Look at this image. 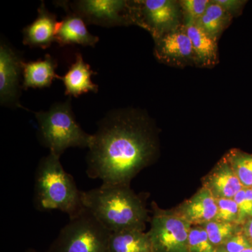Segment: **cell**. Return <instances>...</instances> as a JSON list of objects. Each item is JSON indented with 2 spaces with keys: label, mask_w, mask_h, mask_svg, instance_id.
Returning <instances> with one entry per match:
<instances>
[{
  "label": "cell",
  "mask_w": 252,
  "mask_h": 252,
  "mask_svg": "<svg viewBox=\"0 0 252 252\" xmlns=\"http://www.w3.org/2000/svg\"><path fill=\"white\" fill-rule=\"evenodd\" d=\"M153 122L137 110H114L99 121L86 157V174L102 183L127 184L158 155Z\"/></svg>",
  "instance_id": "6da1fadb"
},
{
  "label": "cell",
  "mask_w": 252,
  "mask_h": 252,
  "mask_svg": "<svg viewBox=\"0 0 252 252\" xmlns=\"http://www.w3.org/2000/svg\"><path fill=\"white\" fill-rule=\"evenodd\" d=\"M145 195L137 194L127 184L102 183L83 191L84 207L111 232L145 230L150 221Z\"/></svg>",
  "instance_id": "7a4b0ae2"
},
{
  "label": "cell",
  "mask_w": 252,
  "mask_h": 252,
  "mask_svg": "<svg viewBox=\"0 0 252 252\" xmlns=\"http://www.w3.org/2000/svg\"><path fill=\"white\" fill-rule=\"evenodd\" d=\"M60 158L49 152L39 160L34 175V205L38 211L59 210L71 219L85 208L83 191L64 170Z\"/></svg>",
  "instance_id": "3957f363"
},
{
  "label": "cell",
  "mask_w": 252,
  "mask_h": 252,
  "mask_svg": "<svg viewBox=\"0 0 252 252\" xmlns=\"http://www.w3.org/2000/svg\"><path fill=\"white\" fill-rule=\"evenodd\" d=\"M41 144L61 157L71 147H90L93 135L79 125L73 113L71 99L55 103L47 111L35 113Z\"/></svg>",
  "instance_id": "277c9868"
},
{
  "label": "cell",
  "mask_w": 252,
  "mask_h": 252,
  "mask_svg": "<svg viewBox=\"0 0 252 252\" xmlns=\"http://www.w3.org/2000/svg\"><path fill=\"white\" fill-rule=\"evenodd\" d=\"M112 232L87 209L69 219L46 252H110Z\"/></svg>",
  "instance_id": "5b68a950"
},
{
  "label": "cell",
  "mask_w": 252,
  "mask_h": 252,
  "mask_svg": "<svg viewBox=\"0 0 252 252\" xmlns=\"http://www.w3.org/2000/svg\"><path fill=\"white\" fill-rule=\"evenodd\" d=\"M132 24L150 33L154 40L185 24L180 1L135 0L130 1Z\"/></svg>",
  "instance_id": "8992f818"
},
{
  "label": "cell",
  "mask_w": 252,
  "mask_h": 252,
  "mask_svg": "<svg viewBox=\"0 0 252 252\" xmlns=\"http://www.w3.org/2000/svg\"><path fill=\"white\" fill-rule=\"evenodd\" d=\"M152 217L148 234L154 252H189V235L191 225L173 209L163 210L152 203Z\"/></svg>",
  "instance_id": "52a82bcc"
},
{
  "label": "cell",
  "mask_w": 252,
  "mask_h": 252,
  "mask_svg": "<svg viewBox=\"0 0 252 252\" xmlns=\"http://www.w3.org/2000/svg\"><path fill=\"white\" fill-rule=\"evenodd\" d=\"M58 4L80 16L86 24L105 28L132 24L130 1L126 0H78L59 1Z\"/></svg>",
  "instance_id": "ba28073f"
},
{
  "label": "cell",
  "mask_w": 252,
  "mask_h": 252,
  "mask_svg": "<svg viewBox=\"0 0 252 252\" xmlns=\"http://www.w3.org/2000/svg\"><path fill=\"white\" fill-rule=\"evenodd\" d=\"M23 61L21 54L4 41L0 45V103L25 109L20 103Z\"/></svg>",
  "instance_id": "9c48e42d"
},
{
  "label": "cell",
  "mask_w": 252,
  "mask_h": 252,
  "mask_svg": "<svg viewBox=\"0 0 252 252\" xmlns=\"http://www.w3.org/2000/svg\"><path fill=\"white\" fill-rule=\"evenodd\" d=\"M154 56L160 63L176 67L195 66L191 41L185 24L154 41Z\"/></svg>",
  "instance_id": "30bf717a"
},
{
  "label": "cell",
  "mask_w": 252,
  "mask_h": 252,
  "mask_svg": "<svg viewBox=\"0 0 252 252\" xmlns=\"http://www.w3.org/2000/svg\"><path fill=\"white\" fill-rule=\"evenodd\" d=\"M56 15L50 12L44 1L37 10V17L34 22L23 30V43L31 48L46 49L56 42L58 25Z\"/></svg>",
  "instance_id": "8fae6325"
},
{
  "label": "cell",
  "mask_w": 252,
  "mask_h": 252,
  "mask_svg": "<svg viewBox=\"0 0 252 252\" xmlns=\"http://www.w3.org/2000/svg\"><path fill=\"white\" fill-rule=\"evenodd\" d=\"M174 211L191 225H203L215 220L217 200L202 187L191 198L173 208Z\"/></svg>",
  "instance_id": "7c38bea8"
},
{
  "label": "cell",
  "mask_w": 252,
  "mask_h": 252,
  "mask_svg": "<svg viewBox=\"0 0 252 252\" xmlns=\"http://www.w3.org/2000/svg\"><path fill=\"white\" fill-rule=\"evenodd\" d=\"M202 184L216 200L233 198L244 187L225 157L203 177Z\"/></svg>",
  "instance_id": "4fadbf2b"
},
{
  "label": "cell",
  "mask_w": 252,
  "mask_h": 252,
  "mask_svg": "<svg viewBox=\"0 0 252 252\" xmlns=\"http://www.w3.org/2000/svg\"><path fill=\"white\" fill-rule=\"evenodd\" d=\"M186 30L191 41L195 66L212 68L219 63L218 41L207 34L196 23L185 21Z\"/></svg>",
  "instance_id": "5bb4252c"
},
{
  "label": "cell",
  "mask_w": 252,
  "mask_h": 252,
  "mask_svg": "<svg viewBox=\"0 0 252 252\" xmlns=\"http://www.w3.org/2000/svg\"><path fill=\"white\" fill-rule=\"evenodd\" d=\"M67 15L59 23L56 31V42L61 46L79 44L94 47L99 37L88 31L84 20L72 11L65 10Z\"/></svg>",
  "instance_id": "9a60e30c"
},
{
  "label": "cell",
  "mask_w": 252,
  "mask_h": 252,
  "mask_svg": "<svg viewBox=\"0 0 252 252\" xmlns=\"http://www.w3.org/2000/svg\"><path fill=\"white\" fill-rule=\"evenodd\" d=\"M97 73L91 69L90 65L84 62L82 55L77 54L75 62L69 67L67 72L59 79L65 87V94L69 97H77L81 94L98 91V86L91 80V77Z\"/></svg>",
  "instance_id": "2e32d148"
},
{
  "label": "cell",
  "mask_w": 252,
  "mask_h": 252,
  "mask_svg": "<svg viewBox=\"0 0 252 252\" xmlns=\"http://www.w3.org/2000/svg\"><path fill=\"white\" fill-rule=\"evenodd\" d=\"M57 66L56 60L49 54L43 59L23 63L22 89L49 88L55 79H59L56 73Z\"/></svg>",
  "instance_id": "e0dca14e"
},
{
  "label": "cell",
  "mask_w": 252,
  "mask_h": 252,
  "mask_svg": "<svg viewBox=\"0 0 252 252\" xmlns=\"http://www.w3.org/2000/svg\"><path fill=\"white\" fill-rule=\"evenodd\" d=\"M110 252H154L148 233L128 229L112 232L109 240Z\"/></svg>",
  "instance_id": "ac0fdd59"
},
{
  "label": "cell",
  "mask_w": 252,
  "mask_h": 252,
  "mask_svg": "<svg viewBox=\"0 0 252 252\" xmlns=\"http://www.w3.org/2000/svg\"><path fill=\"white\" fill-rule=\"evenodd\" d=\"M233 16L215 0L210 1L205 14L197 21L207 34L218 41L223 31L229 26Z\"/></svg>",
  "instance_id": "d6986e66"
},
{
  "label": "cell",
  "mask_w": 252,
  "mask_h": 252,
  "mask_svg": "<svg viewBox=\"0 0 252 252\" xmlns=\"http://www.w3.org/2000/svg\"><path fill=\"white\" fill-rule=\"evenodd\" d=\"M244 187H252V154L232 149L224 156Z\"/></svg>",
  "instance_id": "ffe728a7"
},
{
  "label": "cell",
  "mask_w": 252,
  "mask_h": 252,
  "mask_svg": "<svg viewBox=\"0 0 252 252\" xmlns=\"http://www.w3.org/2000/svg\"><path fill=\"white\" fill-rule=\"evenodd\" d=\"M202 226L216 248L223 246L232 236L243 230L241 225L217 220H212Z\"/></svg>",
  "instance_id": "44dd1931"
},
{
  "label": "cell",
  "mask_w": 252,
  "mask_h": 252,
  "mask_svg": "<svg viewBox=\"0 0 252 252\" xmlns=\"http://www.w3.org/2000/svg\"><path fill=\"white\" fill-rule=\"evenodd\" d=\"M216 249L202 225H191L189 235V252H215Z\"/></svg>",
  "instance_id": "7402d4cb"
},
{
  "label": "cell",
  "mask_w": 252,
  "mask_h": 252,
  "mask_svg": "<svg viewBox=\"0 0 252 252\" xmlns=\"http://www.w3.org/2000/svg\"><path fill=\"white\" fill-rule=\"evenodd\" d=\"M217 213L215 220L239 224V209L234 199H217Z\"/></svg>",
  "instance_id": "603a6c76"
},
{
  "label": "cell",
  "mask_w": 252,
  "mask_h": 252,
  "mask_svg": "<svg viewBox=\"0 0 252 252\" xmlns=\"http://www.w3.org/2000/svg\"><path fill=\"white\" fill-rule=\"evenodd\" d=\"M239 209V224L243 225L252 219V187H243L235 195Z\"/></svg>",
  "instance_id": "cb8c5ba5"
},
{
  "label": "cell",
  "mask_w": 252,
  "mask_h": 252,
  "mask_svg": "<svg viewBox=\"0 0 252 252\" xmlns=\"http://www.w3.org/2000/svg\"><path fill=\"white\" fill-rule=\"evenodd\" d=\"M209 0H182L180 1L185 21L196 23L206 11Z\"/></svg>",
  "instance_id": "d4e9b609"
},
{
  "label": "cell",
  "mask_w": 252,
  "mask_h": 252,
  "mask_svg": "<svg viewBox=\"0 0 252 252\" xmlns=\"http://www.w3.org/2000/svg\"><path fill=\"white\" fill-rule=\"evenodd\" d=\"M221 247H223L227 252H243L247 249L252 248V245L242 230L232 236Z\"/></svg>",
  "instance_id": "484cf974"
},
{
  "label": "cell",
  "mask_w": 252,
  "mask_h": 252,
  "mask_svg": "<svg viewBox=\"0 0 252 252\" xmlns=\"http://www.w3.org/2000/svg\"><path fill=\"white\" fill-rule=\"evenodd\" d=\"M215 1L222 7L224 8L230 14L233 16V18L240 14L246 3L245 1H240V0H215Z\"/></svg>",
  "instance_id": "4316f807"
},
{
  "label": "cell",
  "mask_w": 252,
  "mask_h": 252,
  "mask_svg": "<svg viewBox=\"0 0 252 252\" xmlns=\"http://www.w3.org/2000/svg\"><path fill=\"white\" fill-rule=\"evenodd\" d=\"M243 232L252 245V219L245 222L243 225Z\"/></svg>",
  "instance_id": "83f0119b"
},
{
  "label": "cell",
  "mask_w": 252,
  "mask_h": 252,
  "mask_svg": "<svg viewBox=\"0 0 252 252\" xmlns=\"http://www.w3.org/2000/svg\"><path fill=\"white\" fill-rule=\"evenodd\" d=\"M215 252H227L225 251V249L223 248V247H220V248H217L216 249V251Z\"/></svg>",
  "instance_id": "f1b7e54d"
},
{
  "label": "cell",
  "mask_w": 252,
  "mask_h": 252,
  "mask_svg": "<svg viewBox=\"0 0 252 252\" xmlns=\"http://www.w3.org/2000/svg\"><path fill=\"white\" fill-rule=\"evenodd\" d=\"M26 252H39L38 251H36V250H34V249H29V250H28Z\"/></svg>",
  "instance_id": "f546056e"
},
{
  "label": "cell",
  "mask_w": 252,
  "mask_h": 252,
  "mask_svg": "<svg viewBox=\"0 0 252 252\" xmlns=\"http://www.w3.org/2000/svg\"><path fill=\"white\" fill-rule=\"evenodd\" d=\"M243 252H252V248L247 249V250H245V251Z\"/></svg>",
  "instance_id": "4dcf8cb0"
}]
</instances>
